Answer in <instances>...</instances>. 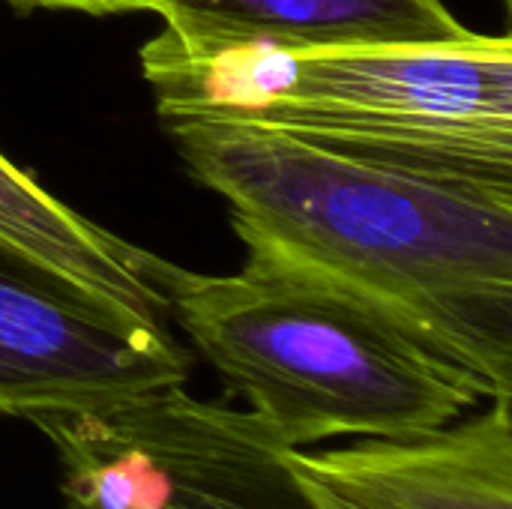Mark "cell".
<instances>
[{"mask_svg":"<svg viewBox=\"0 0 512 509\" xmlns=\"http://www.w3.org/2000/svg\"><path fill=\"white\" fill-rule=\"evenodd\" d=\"M246 249L384 306L512 396V168L348 147L249 123L168 126Z\"/></svg>","mask_w":512,"mask_h":509,"instance_id":"cell-1","label":"cell"},{"mask_svg":"<svg viewBox=\"0 0 512 509\" xmlns=\"http://www.w3.org/2000/svg\"><path fill=\"white\" fill-rule=\"evenodd\" d=\"M168 315L228 396L285 447L441 429L489 402V387L369 297L270 252L231 276L168 264Z\"/></svg>","mask_w":512,"mask_h":509,"instance_id":"cell-2","label":"cell"},{"mask_svg":"<svg viewBox=\"0 0 512 509\" xmlns=\"http://www.w3.org/2000/svg\"><path fill=\"white\" fill-rule=\"evenodd\" d=\"M141 69L165 126L249 123L366 150L512 168V42L294 48L159 30Z\"/></svg>","mask_w":512,"mask_h":509,"instance_id":"cell-3","label":"cell"},{"mask_svg":"<svg viewBox=\"0 0 512 509\" xmlns=\"http://www.w3.org/2000/svg\"><path fill=\"white\" fill-rule=\"evenodd\" d=\"M165 321L126 312L0 240V414L39 423L183 387Z\"/></svg>","mask_w":512,"mask_h":509,"instance_id":"cell-4","label":"cell"},{"mask_svg":"<svg viewBox=\"0 0 512 509\" xmlns=\"http://www.w3.org/2000/svg\"><path fill=\"white\" fill-rule=\"evenodd\" d=\"M282 456L312 509H512V396L441 429Z\"/></svg>","mask_w":512,"mask_h":509,"instance_id":"cell-5","label":"cell"},{"mask_svg":"<svg viewBox=\"0 0 512 509\" xmlns=\"http://www.w3.org/2000/svg\"><path fill=\"white\" fill-rule=\"evenodd\" d=\"M105 414L159 468V509H312L285 447L249 411L168 387Z\"/></svg>","mask_w":512,"mask_h":509,"instance_id":"cell-6","label":"cell"},{"mask_svg":"<svg viewBox=\"0 0 512 509\" xmlns=\"http://www.w3.org/2000/svg\"><path fill=\"white\" fill-rule=\"evenodd\" d=\"M165 30L186 39H255L294 48L471 45L444 0H156Z\"/></svg>","mask_w":512,"mask_h":509,"instance_id":"cell-7","label":"cell"},{"mask_svg":"<svg viewBox=\"0 0 512 509\" xmlns=\"http://www.w3.org/2000/svg\"><path fill=\"white\" fill-rule=\"evenodd\" d=\"M0 240L126 312L153 321H165L168 315V261L81 216L3 153Z\"/></svg>","mask_w":512,"mask_h":509,"instance_id":"cell-8","label":"cell"},{"mask_svg":"<svg viewBox=\"0 0 512 509\" xmlns=\"http://www.w3.org/2000/svg\"><path fill=\"white\" fill-rule=\"evenodd\" d=\"M30 9H66L87 15H123V12H153L156 0H9Z\"/></svg>","mask_w":512,"mask_h":509,"instance_id":"cell-9","label":"cell"},{"mask_svg":"<svg viewBox=\"0 0 512 509\" xmlns=\"http://www.w3.org/2000/svg\"><path fill=\"white\" fill-rule=\"evenodd\" d=\"M504 3H507V6H510V0H504Z\"/></svg>","mask_w":512,"mask_h":509,"instance_id":"cell-10","label":"cell"}]
</instances>
